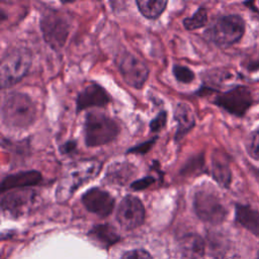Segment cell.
<instances>
[{
	"label": "cell",
	"mask_w": 259,
	"mask_h": 259,
	"mask_svg": "<svg viewBox=\"0 0 259 259\" xmlns=\"http://www.w3.org/2000/svg\"><path fill=\"white\" fill-rule=\"evenodd\" d=\"M35 117V104L27 94L12 91L4 96L1 106L4 125L13 130L27 128L34 122Z\"/></svg>",
	"instance_id": "1"
},
{
	"label": "cell",
	"mask_w": 259,
	"mask_h": 259,
	"mask_svg": "<svg viewBox=\"0 0 259 259\" xmlns=\"http://www.w3.org/2000/svg\"><path fill=\"white\" fill-rule=\"evenodd\" d=\"M101 164L97 160L84 159L74 163L66 172L56 189L59 201L67 200L81 185L92 180L100 171Z\"/></svg>",
	"instance_id": "2"
},
{
	"label": "cell",
	"mask_w": 259,
	"mask_h": 259,
	"mask_svg": "<svg viewBox=\"0 0 259 259\" xmlns=\"http://www.w3.org/2000/svg\"><path fill=\"white\" fill-rule=\"evenodd\" d=\"M118 123L108 115L90 111L83 124L84 142L87 147H99L112 142L119 134Z\"/></svg>",
	"instance_id": "3"
},
{
	"label": "cell",
	"mask_w": 259,
	"mask_h": 259,
	"mask_svg": "<svg viewBox=\"0 0 259 259\" xmlns=\"http://www.w3.org/2000/svg\"><path fill=\"white\" fill-rule=\"evenodd\" d=\"M31 61V54L25 48L6 50L0 62L1 88H9L21 81L28 73Z\"/></svg>",
	"instance_id": "4"
},
{
	"label": "cell",
	"mask_w": 259,
	"mask_h": 259,
	"mask_svg": "<svg viewBox=\"0 0 259 259\" xmlns=\"http://www.w3.org/2000/svg\"><path fill=\"white\" fill-rule=\"evenodd\" d=\"M39 28L46 44L54 51H60L65 46L71 30V19L65 13L49 9L39 19Z\"/></svg>",
	"instance_id": "5"
},
{
	"label": "cell",
	"mask_w": 259,
	"mask_h": 259,
	"mask_svg": "<svg viewBox=\"0 0 259 259\" xmlns=\"http://www.w3.org/2000/svg\"><path fill=\"white\" fill-rule=\"evenodd\" d=\"M245 32V22L238 14L219 16L205 30V35L217 46L229 47L238 42Z\"/></svg>",
	"instance_id": "6"
},
{
	"label": "cell",
	"mask_w": 259,
	"mask_h": 259,
	"mask_svg": "<svg viewBox=\"0 0 259 259\" xmlns=\"http://www.w3.org/2000/svg\"><path fill=\"white\" fill-rule=\"evenodd\" d=\"M193 207L197 217L209 224H221L227 215V209L220 197L208 189H199L193 198Z\"/></svg>",
	"instance_id": "7"
},
{
	"label": "cell",
	"mask_w": 259,
	"mask_h": 259,
	"mask_svg": "<svg viewBox=\"0 0 259 259\" xmlns=\"http://www.w3.org/2000/svg\"><path fill=\"white\" fill-rule=\"evenodd\" d=\"M123 81L133 88L141 89L148 80L149 68L141 59L128 52H121L115 58Z\"/></svg>",
	"instance_id": "8"
},
{
	"label": "cell",
	"mask_w": 259,
	"mask_h": 259,
	"mask_svg": "<svg viewBox=\"0 0 259 259\" xmlns=\"http://www.w3.org/2000/svg\"><path fill=\"white\" fill-rule=\"evenodd\" d=\"M253 102L249 88L245 86H236L228 91L219 93L213 103L236 116H243Z\"/></svg>",
	"instance_id": "9"
},
{
	"label": "cell",
	"mask_w": 259,
	"mask_h": 259,
	"mask_svg": "<svg viewBox=\"0 0 259 259\" xmlns=\"http://www.w3.org/2000/svg\"><path fill=\"white\" fill-rule=\"evenodd\" d=\"M37 196V191L30 188L10 190L3 193L1 197V208L9 215L19 217L31 208Z\"/></svg>",
	"instance_id": "10"
},
{
	"label": "cell",
	"mask_w": 259,
	"mask_h": 259,
	"mask_svg": "<svg viewBox=\"0 0 259 259\" xmlns=\"http://www.w3.org/2000/svg\"><path fill=\"white\" fill-rule=\"evenodd\" d=\"M116 220L125 230L140 227L145 221V207L142 201L133 195L123 197L117 207Z\"/></svg>",
	"instance_id": "11"
},
{
	"label": "cell",
	"mask_w": 259,
	"mask_h": 259,
	"mask_svg": "<svg viewBox=\"0 0 259 259\" xmlns=\"http://www.w3.org/2000/svg\"><path fill=\"white\" fill-rule=\"evenodd\" d=\"M81 201L88 211L101 218L109 215L114 206V198L111 194L99 187H92L84 192Z\"/></svg>",
	"instance_id": "12"
},
{
	"label": "cell",
	"mask_w": 259,
	"mask_h": 259,
	"mask_svg": "<svg viewBox=\"0 0 259 259\" xmlns=\"http://www.w3.org/2000/svg\"><path fill=\"white\" fill-rule=\"evenodd\" d=\"M110 101L111 98L107 91L99 84L91 82L78 93L76 98V111L80 112L93 106L103 107Z\"/></svg>",
	"instance_id": "13"
},
{
	"label": "cell",
	"mask_w": 259,
	"mask_h": 259,
	"mask_svg": "<svg viewBox=\"0 0 259 259\" xmlns=\"http://www.w3.org/2000/svg\"><path fill=\"white\" fill-rule=\"evenodd\" d=\"M41 180V173L36 170L19 171L10 175H6L2 178L0 183V191L3 194L10 190L34 186L37 185Z\"/></svg>",
	"instance_id": "14"
},
{
	"label": "cell",
	"mask_w": 259,
	"mask_h": 259,
	"mask_svg": "<svg viewBox=\"0 0 259 259\" xmlns=\"http://www.w3.org/2000/svg\"><path fill=\"white\" fill-rule=\"evenodd\" d=\"M138 169L128 162H116L108 166L104 180L111 184L124 185L136 176Z\"/></svg>",
	"instance_id": "15"
},
{
	"label": "cell",
	"mask_w": 259,
	"mask_h": 259,
	"mask_svg": "<svg viewBox=\"0 0 259 259\" xmlns=\"http://www.w3.org/2000/svg\"><path fill=\"white\" fill-rule=\"evenodd\" d=\"M174 118L177 122V130L174 138L176 142H179L195 125V117L188 104L179 102L174 109Z\"/></svg>",
	"instance_id": "16"
},
{
	"label": "cell",
	"mask_w": 259,
	"mask_h": 259,
	"mask_svg": "<svg viewBox=\"0 0 259 259\" xmlns=\"http://www.w3.org/2000/svg\"><path fill=\"white\" fill-rule=\"evenodd\" d=\"M211 175L222 187L228 188L232 181V171L226 156L214 152L211 156Z\"/></svg>",
	"instance_id": "17"
},
{
	"label": "cell",
	"mask_w": 259,
	"mask_h": 259,
	"mask_svg": "<svg viewBox=\"0 0 259 259\" xmlns=\"http://www.w3.org/2000/svg\"><path fill=\"white\" fill-rule=\"evenodd\" d=\"M235 219L238 224L247 229L256 237H259V211L249 205L237 204Z\"/></svg>",
	"instance_id": "18"
},
{
	"label": "cell",
	"mask_w": 259,
	"mask_h": 259,
	"mask_svg": "<svg viewBox=\"0 0 259 259\" xmlns=\"http://www.w3.org/2000/svg\"><path fill=\"white\" fill-rule=\"evenodd\" d=\"M180 250L183 259H199L204 252L203 240L195 234H189L180 242Z\"/></svg>",
	"instance_id": "19"
},
{
	"label": "cell",
	"mask_w": 259,
	"mask_h": 259,
	"mask_svg": "<svg viewBox=\"0 0 259 259\" xmlns=\"http://www.w3.org/2000/svg\"><path fill=\"white\" fill-rule=\"evenodd\" d=\"M139 11L148 19L158 18L165 10L168 1L166 0H138L136 1Z\"/></svg>",
	"instance_id": "20"
},
{
	"label": "cell",
	"mask_w": 259,
	"mask_h": 259,
	"mask_svg": "<svg viewBox=\"0 0 259 259\" xmlns=\"http://www.w3.org/2000/svg\"><path fill=\"white\" fill-rule=\"evenodd\" d=\"M90 235L98 241L103 242L105 245L113 244L118 240L117 234L114 232V229L109 225H99L94 227L91 230Z\"/></svg>",
	"instance_id": "21"
},
{
	"label": "cell",
	"mask_w": 259,
	"mask_h": 259,
	"mask_svg": "<svg viewBox=\"0 0 259 259\" xmlns=\"http://www.w3.org/2000/svg\"><path fill=\"white\" fill-rule=\"evenodd\" d=\"M207 23V11L200 6L191 16L183 19V25L187 30H194L204 26Z\"/></svg>",
	"instance_id": "22"
},
{
	"label": "cell",
	"mask_w": 259,
	"mask_h": 259,
	"mask_svg": "<svg viewBox=\"0 0 259 259\" xmlns=\"http://www.w3.org/2000/svg\"><path fill=\"white\" fill-rule=\"evenodd\" d=\"M172 73L175 79L183 84H187L193 81L194 73L186 66L182 65H174L172 68Z\"/></svg>",
	"instance_id": "23"
},
{
	"label": "cell",
	"mask_w": 259,
	"mask_h": 259,
	"mask_svg": "<svg viewBox=\"0 0 259 259\" xmlns=\"http://www.w3.org/2000/svg\"><path fill=\"white\" fill-rule=\"evenodd\" d=\"M247 149H248L249 155L252 158L259 160V128L252 133Z\"/></svg>",
	"instance_id": "24"
},
{
	"label": "cell",
	"mask_w": 259,
	"mask_h": 259,
	"mask_svg": "<svg viewBox=\"0 0 259 259\" xmlns=\"http://www.w3.org/2000/svg\"><path fill=\"white\" fill-rule=\"evenodd\" d=\"M157 141V137H154L153 139L151 140H148L146 142H143L139 145H136L134 147H132L131 149H128L126 151V153H131V154H140V155H145L147 154L152 148L153 146L155 145Z\"/></svg>",
	"instance_id": "25"
},
{
	"label": "cell",
	"mask_w": 259,
	"mask_h": 259,
	"mask_svg": "<svg viewBox=\"0 0 259 259\" xmlns=\"http://www.w3.org/2000/svg\"><path fill=\"white\" fill-rule=\"evenodd\" d=\"M167 122V112L165 110L160 111L151 121H150V130L153 133H157L161 131Z\"/></svg>",
	"instance_id": "26"
},
{
	"label": "cell",
	"mask_w": 259,
	"mask_h": 259,
	"mask_svg": "<svg viewBox=\"0 0 259 259\" xmlns=\"http://www.w3.org/2000/svg\"><path fill=\"white\" fill-rule=\"evenodd\" d=\"M155 182V178L153 176H146L141 179H137L131 183V188L133 190H143L151 186Z\"/></svg>",
	"instance_id": "27"
},
{
	"label": "cell",
	"mask_w": 259,
	"mask_h": 259,
	"mask_svg": "<svg viewBox=\"0 0 259 259\" xmlns=\"http://www.w3.org/2000/svg\"><path fill=\"white\" fill-rule=\"evenodd\" d=\"M120 259H152V257L147 251L139 249L126 252Z\"/></svg>",
	"instance_id": "28"
},
{
	"label": "cell",
	"mask_w": 259,
	"mask_h": 259,
	"mask_svg": "<svg viewBox=\"0 0 259 259\" xmlns=\"http://www.w3.org/2000/svg\"><path fill=\"white\" fill-rule=\"evenodd\" d=\"M77 149V143L75 141H68L60 146V152L65 155H70L74 153Z\"/></svg>",
	"instance_id": "29"
},
{
	"label": "cell",
	"mask_w": 259,
	"mask_h": 259,
	"mask_svg": "<svg viewBox=\"0 0 259 259\" xmlns=\"http://www.w3.org/2000/svg\"><path fill=\"white\" fill-rule=\"evenodd\" d=\"M199 158H200V157L194 158V168H195V169H198V168H196V167H195L196 165H200L201 163H203V160L201 161ZM187 164H188V165H189V164H193V161H189ZM182 170H183L182 172H186V174H187L189 171H193V168H189V169H182Z\"/></svg>",
	"instance_id": "30"
},
{
	"label": "cell",
	"mask_w": 259,
	"mask_h": 259,
	"mask_svg": "<svg viewBox=\"0 0 259 259\" xmlns=\"http://www.w3.org/2000/svg\"><path fill=\"white\" fill-rule=\"evenodd\" d=\"M256 259H259V254H258V256H257V258Z\"/></svg>",
	"instance_id": "31"
}]
</instances>
